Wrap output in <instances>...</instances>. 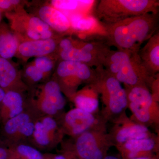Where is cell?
Here are the masks:
<instances>
[{
    "label": "cell",
    "instance_id": "obj_18",
    "mask_svg": "<svg viewBox=\"0 0 159 159\" xmlns=\"http://www.w3.org/2000/svg\"><path fill=\"white\" fill-rule=\"evenodd\" d=\"M17 38L4 27L0 28V57L8 60L15 55L18 49Z\"/></svg>",
    "mask_w": 159,
    "mask_h": 159
},
{
    "label": "cell",
    "instance_id": "obj_31",
    "mask_svg": "<svg viewBox=\"0 0 159 159\" xmlns=\"http://www.w3.org/2000/svg\"><path fill=\"white\" fill-rule=\"evenodd\" d=\"M9 153L5 148L0 147V159H9Z\"/></svg>",
    "mask_w": 159,
    "mask_h": 159
},
{
    "label": "cell",
    "instance_id": "obj_37",
    "mask_svg": "<svg viewBox=\"0 0 159 159\" xmlns=\"http://www.w3.org/2000/svg\"><path fill=\"white\" fill-rule=\"evenodd\" d=\"M67 159H68L67 158ZM70 159H82L80 158L79 157H78V158H75V157H70Z\"/></svg>",
    "mask_w": 159,
    "mask_h": 159
},
{
    "label": "cell",
    "instance_id": "obj_23",
    "mask_svg": "<svg viewBox=\"0 0 159 159\" xmlns=\"http://www.w3.org/2000/svg\"><path fill=\"white\" fill-rule=\"evenodd\" d=\"M9 154L10 158L18 159H44L39 151L30 146L19 145L16 148V155Z\"/></svg>",
    "mask_w": 159,
    "mask_h": 159
},
{
    "label": "cell",
    "instance_id": "obj_34",
    "mask_svg": "<svg viewBox=\"0 0 159 159\" xmlns=\"http://www.w3.org/2000/svg\"><path fill=\"white\" fill-rule=\"evenodd\" d=\"M11 1L12 6H13V5H17V4L20 2V1H17V0H11Z\"/></svg>",
    "mask_w": 159,
    "mask_h": 159
},
{
    "label": "cell",
    "instance_id": "obj_20",
    "mask_svg": "<svg viewBox=\"0 0 159 159\" xmlns=\"http://www.w3.org/2000/svg\"><path fill=\"white\" fill-rule=\"evenodd\" d=\"M16 71L8 60L0 57V87L5 90L14 82Z\"/></svg>",
    "mask_w": 159,
    "mask_h": 159
},
{
    "label": "cell",
    "instance_id": "obj_7",
    "mask_svg": "<svg viewBox=\"0 0 159 159\" xmlns=\"http://www.w3.org/2000/svg\"><path fill=\"white\" fill-rule=\"evenodd\" d=\"M100 125L78 135L75 145L76 153L82 159H103L114 144L110 134Z\"/></svg>",
    "mask_w": 159,
    "mask_h": 159
},
{
    "label": "cell",
    "instance_id": "obj_12",
    "mask_svg": "<svg viewBox=\"0 0 159 159\" xmlns=\"http://www.w3.org/2000/svg\"><path fill=\"white\" fill-rule=\"evenodd\" d=\"M143 65L152 76L159 71V32L158 31L142 47L138 52Z\"/></svg>",
    "mask_w": 159,
    "mask_h": 159
},
{
    "label": "cell",
    "instance_id": "obj_25",
    "mask_svg": "<svg viewBox=\"0 0 159 159\" xmlns=\"http://www.w3.org/2000/svg\"><path fill=\"white\" fill-rule=\"evenodd\" d=\"M34 65L44 74L50 72L53 69L54 65L50 58L45 56H41L35 59Z\"/></svg>",
    "mask_w": 159,
    "mask_h": 159
},
{
    "label": "cell",
    "instance_id": "obj_19",
    "mask_svg": "<svg viewBox=\"0 0 159 159\" xmlns=\"http://www.w3.org/2000/svg\"><path fill=\"white\" fill-rule=\"evenodd\" d=\"M44 98L55 106L57 110L62 109L66 105V99L57 82L51 81L47 83L43 90Z\"/></svg>",
    "mask_w": 159,
    "mask_h": 159
},
{
    "label": "cell",
    "instance_id": "obj_16",
    "mask_svg": "<svg viewBox=\"0 0 159 159\" xmlns=\"http://www.w3.org/2000/svg\"><path fill=\"white\" fill-rule=\"evenodd\" d=\"M40 18L55 31L64 32L71 29L68 18L62 11L52 6H44L40 9Z\"/></svg>",
    "mask_w": 159,
    "mask_h": 159
},
{
    "label": "cell",
    "instance_id": "obj_36",
    "mask_svg": "<svg viewBox=\"0 0 159 159\" xmlns=\"http://www.w3.org/2000/svg\"><path fill=\"white\" fill-rule=\"evenodd\" d=\"M134 159H151L147 157H141L137 158Z\"/></svg>",
    "mask_w": 159,
    "mask_h": 159
},
{
    "label": "cell",
    "instance_id": "obj_8",
    "mask_svg": "<svg viewBox=\"0 0 159 159\" xmlns=\"http://www.w3.org/2000/svg\"><path fill=\"white\" fill-rule=\"evenodd\" d=\"M99 69H94L83 63L63 61L57 66V73L67 88H76L83 83H93Z\"/></svg>",
    "mask_w": 159,
    "mask_h": 159
},
{
    "label": "cell",
    "instance_id": "obj_35",
    "mask_svg": "<svg viewBox=\"0 0 159 159\" xmlns=\"http://www.w3.org/2000/svg\"><path fill=\"white\" fill-rule=\"evenodd\" d=\"M103 159H119L114 156H106Z\"/></svg>",
    "mask_w": 159,
    "mask_h": 159
},
{
    "label": "cell",
    "instance_id": "obj_26",
    "mask_svg": "<svg viewBox=\"0 0 159 159\" xmlns=\"http://www.w3.org/2000/svg\"><path fill=\"white\" fill-rule=\"evenodd\" d=\"M26 74L34 82H38L43 79L44 74L34 65L30 66L26 70Z\"/></svg>",
    "mask_w": 159,
    "mask_h": 159
},
{
    "label": "cell",
    "instance_id": "obj_39",
    "mask_svg": "<svg viewBox=\"0 0 159 159\" xmlns=\"http://www.w3.org/2000/svg\"></svg>",
    "mask_w": 159,
    "mask_h": 159
},
{
    "label": "cell",
    "instance_id": "obj_10",
    "mask_svg": "<svg viewBox=\"0 0 159 159\" xmlns=\"http://www.w3.org/2000/svg\"><path fill=\"white\" fill-rule=\"evenodd\" d=\"M65 123L70 133L79 135L86 131L100 126L93 114L75 108L67 113Z\"/></svg>",
    "mask_w": 159,
    "mask_h": 159
},
{
    "label": "cell",
    "instance_id": "obj_14",
    "mask_svg": "<svg viewBox=\"0 0 159 159\" xmlns=\"http://www.w3.org/2000/svg\"><path fill=\"white\" fill-rule=\"evenodd\" d=\"M73 100L76 108L93 114L99 106V95L94 83L74 94Z\"/></svg>",
    "mask_w": 159,
    "mask_h": 159
},
{
    "label": "cell",
    "instance_id": "obj_33",
    "mask_svg": "<svg viewBox=\"0 0 159 159\" xmlns=\"http://www.w3.org/2000/svg\"><path fill=\"white\" fill-rule=\"evenodd\" d=\"M44 159H67V158L64 156L60 155L55 156L52 157L51 158H47V157H44Z\"/></svg>",
    "mask_w": 159,
    "mask_h": 159
},
{
    "label": "cell",
    "instance_id": "obj_21",
    "mask_svg": "<svg viewBox=\"0 0 159 159\" xmlns=\"http://www.w3.org/2000/svg\"><path fill=\"white\" fill-rule=\"evenodd\" d=\"M27 31H33L39 35L40 39H51L52 32L50 27L39 18L32 17L29 19L27 24Z\"/></svg>",
    "mask_w": 159,
    "mask_h": 159
},
{
    "label": "cell",
    "instance_id": "obj_22",
    "mask_svg": "<svg viewBox=\"0 0 159 159\" xmlns=\"http://www.w3.org/2000/svg\"><path fill=\"white\" fill-rule=\"evenodd\" d=\"M30 122V117L25 113H21L16 116L8 119L5 123L4 130L8 134H13L19 131L25 123Z\"/></svg>",
    "mask_w": 159,
    "mask_h": 159
},
{
    "label": "cell",
    "instance_id": "obj_28",
    "mask_svg": "<svg viewBox=\"0 0 159 159\" xmlns=\"http://www.w3.org/2000/svg\"><path fill=\"white\" fill-rule=\"evenodd\" d=\"M43 125L45 129L49 133L54 132L57 127V123L55 120L51 117H48L43 119L42 122Z\"/></svg>",
    "mask_w": 159,
    "mask_h": 159
},
{
    "label": "cell",
    "instance_id": "obj_15",
    "mask_svg": "<svg viewBox=\"0 0 159 159\" xmlns=\"http://www.w3.org/2000/svg\"><path fill=\"white\" fill-rule=\"evenodd\" d=\"M55 41L52 39L24 42L19 45L18 51L25 57L44 56L53 52L56 48Z\"/></svg>",
    "mask_w": 159,
    "mask_h": 159
},
{
    "label": "cell",
    "instance_id": "obj_30",
    "mask_svg": "<svg viewBox=\"0 0 159 159\" xmlns=\"http://www.w3.org/2000/svg\"><path fill=\"white\" fill-rule=\"evenodd\" d=\"M12 6L11 0H0V9L7 10Z\"/></svg>",
    "mask_w": 159,
    "mask_h": 159
},
{
    "label": "cell",
    "instance_id": "obj_3",
    "mask_svg": "<svg viewBox=\"0 0 159 159\" xmlns=\"http://www.w3.org/2000/svg\"><path fill=\"white\" fill-rule=\"evenodd\" d=\"M159 7L157 0H101L96 2L93 15L106 27L133 16L158 13Z\"/></svg>",
    "mask_w": 159,
    "mask_h": 159
},
{
    "label": "cell",
    "instance_id": "obj_29",
    "mask_svg": "<svg viewBox=\"0 0 159 159\" xmlns=\"http://www.w3.org/2000/svg\"><path fill=\"white\" fill-rule=\"evenodd\" d=\"M34 129V124L32 122H29L23 125L18 132L25 136H30L33 134Z\"/></svg>",
    "mask_w": 159,
    "mask_h": 159
},
{
    "label": "cell",
    "instance_id": "obj_27",
    "mask_svg": "<svg viewBox=\"0 0 159 159\" xmlns=\"http://www.w3.org/2000/svg\"><path fill=\"white\" fill-rule=\"evenodd\" d=\"M41 107L42 110L46 113L50 115H55L58 111L54 104L48 100L43 98L41 102Z\"/></svg>",
    "mask_w": 159,
    "mask_h": 159
},
{
    "label": "cell",
    "instance_id": "obj_17",
    "mask_svg": "<svg viewBox=\"0 0 159 159\" xmlns=\"http://www.w3.org/2000/svg\"><path fill=\"white\" fill-rule=\"evenodd\" d=\"M2 103L1 114L4 119H11L22 113V97L17 92L13 91L6 92Z\"/></svg>",
    "mask_w": 159,
    "mask_h": 159
},
{
    "label": "cell",
    "instance_id": "obj_1",
    "mask_svg": "<svg viewBox=\"0 0 159 159\" xmlns=\"http://www.w3.org/2000/svg\"><path fill=\"white\" fill-rule=\"evenodd\" d=\"M158 13H148L106 26L107 43L117 50L138 53L143 44L158 31Z\"/></svg>",
    "mask_w": 159,
    "mask_h": 159
},
{
    "label": "cell",
    "instance_id": "obj_38",
    "mask_svg": "<svg viewBox=\"0 0 159 159\" xmlns=\"http://www.w3.org/2000/svg\"><path fill=\"white\" fill-rule=\"evenodd\" d=\"M1 17H2V15H1V9H0V21H1Z\"/></svg>",
    "mask_w": 159,
    "mask_h": 159
},
{
    "label": "cell",
    "instance_id": "obj_32",
    "mask_svg": "<svg viewBox=\"0 0 159 159\" xmlns=\"http://www.w3.org/2000/svg\"><path fill=\"white\" fill-rule=\"evenodd\" d=\"M6 91L0 87V103L2 102L6 94Z\"/></svg>",
    "mask_w": 159,
    "mask_h": 159
},
{
    "label": "cell",
    "instance_id": "obj_5",
    "mask_svg": "<svg viewBox=\"0 0 159 159\" xmlns=\"http://www.w3.org/2000/svg\"><path fill=\"white\" fill-rule=\"evenodd\" d=\"M125 90L128 107L139 123L144 125L158 123V101L154 98L148 87L136 86Z\"/></svg>",
    "mask_w": 159,
    "mask_h": 159
},
{
    "label": "cell",
    "instance_id": "obj_9",
    "mask_svg": "<svg viewBox=\"0 0 159 159\" xmlns=\"http://www.w3.org/2000/svg\"><path fill=\"white\" fill-rule=\"evenodd\" d=\"M118 119L113 133L110 134L113 142H116V145L134 139L152 138L145 125L133 122L125 114H122Z\"/></svg>",
    "mask_w": 159,
    "mask_h": 159
},
{
    "label": "cell",
    "instance_id": "obj_13",
    "mask_svg": "<svg viewBox=\"0 0 159 159\" xmlns=\"http://www.w3.org/2000/svg\"><path fill=\"white\" fill-rule=\"evenodd\" d=\"M156 142L152 138L134 139L117 145V148L122 155L128 159L146 157L145 155L154 149Z\"/></svg>",
    "mask_w": 159,
    "mask_h": 159
},
{
    "label": "cell",
    "instance_id": "obj_11",
    "mask_svg": "<svg viewBox=\"0 0 159 159\" xmlns=\"http://www.w3.org/2000/svg\"><path fill=\"white\" fill-rule=\"evenodd\" d=\"M72 29L79 32V37L82 39L88 36H97L106 37V29L92 14H74L70 16Z\"/></svg>",
    "mask_w": 159,
    "mask_h": 159
},
{
    "label": "cell",
    "instance_id": "obj_24",
    "mask_svg": "<svg viewBox=\"0 0 159 159\" xmlns=\"http://www.w3.org/2000/svg\"><path fill=\"white\" fill-rule=\"evenodd\" d=\"M34 138L37 143L41 146L48 145L51 140V134L49 133L43 125L41 122L34 124Z\"/></svg>",
    "mask_w": 159,
    "mask_h": 159
},
{
    "label": "cell",
    "instance_id": "obj_2",
    "mask_svg": "<svg viewBox=\"0 0 159 159\" xmlns=\"http://www.w3.org/2000/svg\"><path fill=\"white\" fill-rule=\"evenodd\" d=\"M103 69L126 88L148 87L154 79L142 63L138 53L110 50L106 57Z\"/></svg>",
    "mask_w": 159,
    "mask_h": 159
},
{
    "label": "cell",
    "instance_id": "obj_6",
    "mask_svg": "<svg viewBox=\"0 0 159 159\" xmlns=\"http://www.w3.org/2000/svg\"><path fill=\"white\" fill-rule=\"evenodd\" d=\"M72 41L71 47L61 51L63 60L83 63L93 68H102L104 59L111 50L106 41L83 42L77 46Z\"/></svg>",
    "mask_w": 159,
    "mask_h": 159
},
{
    "label": "cell",
    "instance_id": "obj_4",
    "mask_svg": "<svg viewBox=\"0 0 159 159\" xmlns=\"http://www.w3.org/2000/svg\"><path fill=\"white\" fill-rule=\"evenodd\" d=\"M93 83L101 97L107 117L121 114L128 107L125 89L103 68L99 69L98 77Z\"/></svg>",
    "mask_w": 159,
    "mask_h": 159
}]
</instances>
